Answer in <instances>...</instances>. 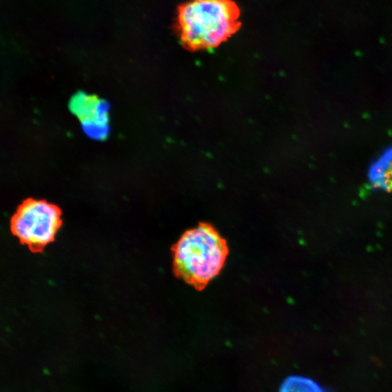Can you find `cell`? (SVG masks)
I'll use <instances>...</instances> for the list:
<instances>
[{
    "mask_svg": "<svg viewBox=\"0 0 392 392\" xmlns=\"http://www.w3.org/2000/svg\"><path fill=\"white\" fill-rule=\"evenodd\" d=\"M240 12L232 0H190L177 10V29L192 50L217 47L240 27Z\"/></svg>",
    "mask_w": 392,
    "mask_h": 392,
    "instance_id": "cell-1",
    "label": "cell"
},
{
    "mask_svg": "<svg viewBox=\"0 0 392 392\" xmlns=\"http://www.w3.org/2000/svg\"><path fill=\"white\" fill-rule=\"evenodd\" d=\"M227 242L210 224L186 231L172 249L175 275L196 290L219 275L228 255Z\"/></svg>",
    "mask_w": 392,
    "mask_h": 392,
    "instance_id": "cell-2",
    "label": "cell"
},
{
    "mask_svg": "<svg viewBox=\"0 0 392 392\" xmlns=\"http://www.w3.org/2000/svg\"><path fill=\"white\" fill-rule=\"evenodd\" d=\"M60 225L59 208L40 200L23 202L11 220L13 233L34 251H39L52 242Z\"/></svg>",
    "mask_w": 392,
    "mask_h": 392,
    "instance_id": "cell-3",
    "label": "cell"
},
{
    "mask_svg": "<svg viewBox=\"0 0 392 392\" xmlns=\"http://www.w3.org/2000/svg\"><path fill=\"white\" fill-rule=\"evenodd\" d=\"M72 112L81 121L82 129L90 137L102 140L109 132V105L104 100L78 93L70 103Z\"/></svg>",
    "mask_w": 392,
    "mask_h": 392,
    "instance_id": "cell-4",
    "label": "cell"
},
{
    "mask_svg": "<svg viewBox=\"0 0 392 392\" xmlns=\"http://www.w3.org/2000/svg\"><path fill=\"white\" fill-rule=\"evenodd\" d=\"M280 392H325L315 381L299 376L287 377L282 383Z\"/></svg>",
    "mask_w": 392,
    "mask_h": 392,
    "instance_id": "cell-5",
    "label": "cell"
},
{
    "mask_svg": "<svg viewBox=\"0 0 392 392\" xmlns=\"http://www.w3.org/2000/svg\"><path fill=\"white\" fill-rule=\"evenodd\" d=\"M372 179L375 184L389 187L392 183V150L380 159L372 170Z\"/></svg>",
    "mask_w": 392,
    "mask_h": 392,
    "instance_id": "cell-6",
    "label": "cell"
}]
</instances>
